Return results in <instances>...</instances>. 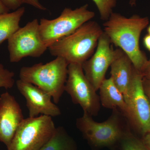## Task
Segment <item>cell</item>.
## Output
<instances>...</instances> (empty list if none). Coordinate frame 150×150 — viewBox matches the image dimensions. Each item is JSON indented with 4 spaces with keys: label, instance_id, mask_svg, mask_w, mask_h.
<instances>
[{
    "label": "cell",
    "instance_id": "6da1fadb",
    "mask_svg": "<svg viewBox=\"0 0 150 150\" xmlns=\"http://www.w3.org/2000/svg\"><path fill=\"white\" fill-rule=\"evenodd\" d=\"M149 23L147 17L134 15L127 18L112 12L103 24V32L111 43L124 51L131 59L134 68L141 73L148 59L140 49V38Z\"/></svg>",
    "mask_w": 150,
    "mask_h": 150
},
{
    "label": "cell",
    "instance_id": "7a4b0ae2",
    "mask_svg": "<svg viewBox=\"0 0 150 150\" xmlns=\"http://www.w3.org/2000/svg\"><path fill=\"white\" fill-rule=\"evenodd\" d=\"M112 110L110 117L100 123L94 121L92 116L86 112L76 119L77 128L92 148L113 147L131 131L130 124L123 113L118 109Z\"/></svg>",
    "mask_w": 150,
    "mask_h": 150
},
{
    "label": "cell",
    "instance_id": "3957f363",
    "mask_svg": "<svg viewBox=\"0 0 150 150\" xmlns=\"http://www.w3.org/2000/svg\"><path fill=\"white\" fill-rule=\"evenodd\" d=\"M103 32L97 22L89 21L71 34L57 40L48 49L51 55L64 58L69 64H82L94 53Z\"/></svg>",
    "mask_w": 150,
    "mask_h": 150
},
{
    "label": "cell",
    "instance_id": "277c9868",
    "mask_svg": "<svg viewBox=\"0 0 150 150\" xmlns=\"http://www.w3.org/2000/svg\"><path fill=\"white\" fill-rule=\"evenodd\" d=\"M69 64L64 58L56 57L51 62L22 67L20 79L34 85L49 94L58 104L65 91Z\"/></svg>",
    "mask_w": 150,
    "mask_h": 150
},
{
    "label": "cell",
    "instance_id": "5b68a950",
    "mask_svg": "<svg viewBox=\"0 0 150 150\" xmlns=\"http://www.w3.org/2000/svg\"><path fill=\"white\" fill-rule=\"evenodd\" d=\"M86 4L73 10L66 8L57 18L49 20L42 18L39 22V33L41 39L48 47L71 34L87 22L94 17L95 14L88 9Z\"/></svg>",
    "mask_w": 150,
    "mask_h": 150
},
{
    "label": "cell",
    "instance_id": "8992f818",
    "mask_svg": "<svg viewBox=\"0 0 150 150\" xmlns=\"http://www.w3.org/2000/svg\"><path fill=\"white\" fill-rule=\"evenodd\" d=\"M56 128L51 116L40 115L24 118L7 150H39L51 139Z\"/></svg>",
    "mask_w": 150,
    "mask_h": 150
},
{
    "label": "cell",
    "instance_id": "52a82bcc",
    "mask_svg": "<svg viewBox=\"0 0 150 150\" xmlns=\"http://www.w3.org/2000/svg\"><path fill=\"white\" fill-rule=\"evenodd\" d=\"M65 91L69 95L73 103L80 105L83 112L96 116L100 110L99 95L90 82L81 64H69Z\"/></svg>",
    "mask_w": 150,
    "mask_h": 150
},
{
    "label": "cell",
    "instance_id": "ba28073f",
    "mask_svg": "<svg viewBox=\"0 0 150 150\" xmlns=\"http://www.w3.org/2000/svg\"><path fill=\"white\" fill-rule=\"evenodd\" d=\"M143 79L142 73L134 67L125 99L129 108L130 126L142 136L150 131V101L144 89Z\"/></svg>",
    "mask_w": 150,
    "mask_h": 150
},
{
    "label": "cell",
    "instance_id": "9c48e42d",
    "mask_svg": "<svg viewBox=\"0 0 150 150\" xmlns=\"http://www.w3.org/2000/svg\"><path fill=\"white\" fill-rule=\"evenodd\" d=\"M39 23L35 19L20 28L8 40L10 61L17 63L27 57L42 56L48 49L39 33Z\"/></svg>",
    "mask_w": 150,
    "mask_h": 150
},
{
    "label": "cell",
    "instance_id": "30bf717a",
    "mask_svg": "<svg viewBox=\"0 0 150 150\" xmlns=\"http://www.w3.org/2000/svg\"><path fill=\"white\" fill-rule=\"evenodd\" d=\"M111 44L109 38L103 32L95 52L82 64L86 77L96 91L105 79V74L113 60L114 50Z\"/></svg>",
    "mask_w": 150,
    "mask_h": 150
},
{
    "label": "cell",
    "instance_id": "8fae6325",
    "mask_svg": "<svg viewBox=\"0 0 150 150\" xmlns=\"http://www.w3.org/2000/svg\"><path fill=\"white\" fill-rule=\"evenodd\" d=\"M18 91L24 96L28 110L29 117H37L39 114L55 117L61 115V110L51 101L49 94L32 84L18 80L16 82Z\"/></svg>",
    "mask_w": 150,
    "mask_h": 150
},
{
    "label": "cell",
    "instance_id": "7c38bea8",
    "mask_svg": "<svg viewBox=\"0 0 150 150\" xmlns=\"http://www.w3.org/2000/svg\"><path fill=\"white\" fill-rule=\"evenodd\" d=\"M20 105L13 96L6 92L0 96V142L7 148L24 119Z\"/></svg>",
    "mask_w": 150,
    "mask_h": 150
},
{
    "label": "cell",
    "instance_id": "4fadbf2b",
    "mask_svg": "<svg viewBox=\"0 0 150 150\" xmlns=\"http://www.w3.org/2000/svg\"><path fill=\"white\" fill-rule=\"evenodd\" d=\"M110 77L113 83L126 99L131 84L133 66L131 59L121 49L114 50V55L110 65Z\"/></svg>",
    "mask_w": 150,
    "mask_h": 150
},
{
    "label": "cell",
    "instance_id": "5bb4252c",
    "mask_svg": "<svg viewBox=\"0 0 150 150\" xmlns=\"http://www.w3.org/2000/svg\"><path fill=\"white\" fill-rule=\"evenodd\" d=\"M98 90L101 105L112 110L118 109L128 120L129 115L128 105L123 94L113 83L111 78L105 79Z\"/></svg>",
    "mask_w": 150,
    "mask_h": 150
},
{
    "label": "cell",
    "instance_id": "9a60e30c",
    "mask_svg": "<svg viewBox=\"0 0 150 150\" xmlns=\"http://www.w3.org/2000/svg\"><path fill=\"white\" fill-rule=\"evenodd\" d=\"M25 12V8L22 7L13 12L0 14V45L20 28V22Z\"/></svg>",
    "mask_w": 150,
    "mask_h": 150
},
{
    "label": "cell",
    "instance_id": "2e32d148",
    "mask_svg": "<svg viewBox=\"0 0 150 150\" xmlns=\"http://www.w3.org/2000/svg\"><path fill=\"white\" fill-rule=\"evenodd\" d=\"M39 150H78L76 143L63 126L56 127L54 134Z\"/></svg>",
    "mask_w": 150,
    "mask_h": 150
},
{
    "label": "cell",
    "instance_id": "e0dca14e",
    "mask_svg": "<svg viewBox=\"0 0 150 150\" xmlns=\"http://www.w3.org/2000/svg\"><path fill=\"white\" fill-rule=\"evenodd\" d=\"M120 150H147L142 139L135 137L130 131L119 144Z\"/></svg>",
    "mask_w": 150,
    "mask_h": 150
},
{
    "label": "cell",
    "instance_id": "ac0fdd59",
    "mask_svg": "<svg viewBox=\"0 0 150 150\" xmlns=\"http://www.w3.org/2000/svg\"><path fill=\"white\" fill-rule=\"evenodd\" d=\"M95 4L98 11L100 19L106 21L112 13V9L117 4L116 0H92Z\"/></svg>",
    "mask_w": 150,
    "mask_h": 150
},
{
    "label": "cell",
    "instance_id": "d6986e66",
    "mask_svg": "<svg viewBox=\"0 0 150 150\" xmlns=\"http://www.w3.org/2000/svg\"><path fill=\"white\" fill-rule=\"evenodd\" d=\"M14 73L5 68L0 63V88H12L15 83Z\"/></svg>",
    "mask_w": 150,
    "mask_h": 150
},
{
    "label": "cell",
    "instance_id": "ffe728a7",
    "mask_svg": "<svg viewBox=\"0 0 150 150\" xmlns=\"http://www.w3.org/2000/svg\"><path fill=\"white\" fill-rule=\"evenodd\" d=\"M1 1L9 10H16L23 4V0H1Z\"/></svg>",
    "mask_w": 150,
    "mask_h": 150
},
{
    "label": "cell",
    "instance_id": "44dd1931",
    "mask_svg": "<svg viewBox=\"0 0 150 150\" xmlns=\"http://www.w3.org/2000/svg\"><path fill=\"white\" fill-rule=\"evenodd\" d=\"M23 4H25L34 7L40 10H46V8L40 4L38 0H23Z\"/></svg>",
    "mask_w": 150,
    "mask_h": 150
},
{
    "label": "cell",
    "instance_id": "7402d4cb",
    "mask_svg": "<svg viewBox=\"0 0 150 150\" xmlns=\"http://www.w3.org/2000/svg\"><path fill=\"white\" fill-rule=\"evenodd\" d=\"M142 73L144 78L150 81V58L148 60L147 63Z\"/></svg>",
    "mask_w": 150,
    "mask_h": 150
},
{
    "label": "cell",
    "instance_id": "603a6c76",
    "mask_svg": "<svg viewBox=\"0 0 150 150\" xmlns=\"http://www.w3.org/2000/svg\"><path fill=\"white\" fill-rule=\"evenodd\" d=\"M142 140L147 149L150 150V131L142 136Z\"/></svg>",
    "mask_w": 150,
    "mask_h": 150
},
{
    "label": "cell",
    "instance_id": "cb8c5ba5",
    "mask_svg": "<svg viewBox=\"0 0 150 150\" xmlns=\"http://www.w3.org/2000/svg\"><path fill=\"white\" fill-rule=\"evenodd\" d=\"M143 86L145 93L150 101V81L145 78L143 79Z\"/></svg>",
    "mask_w": 150,
    "mask_h": 150
},
{
    "label": "cell",
    "instance_id": "d4e9b609",
    "mask_svg": "<svg viewBox=\"0 0 150 150\" xmlns=\"http://www.w3.org/2000/svg\"><path fill=\"white\" fill-rule=\"evenodd\" d=\"M144 44L146 48L150 52V35H146L144 38Z\"/></svg>",
    "mask_w": 150,
    "mask_h": 150
},
{
    "label": "cell",
    "instance_id": "484cf974",
    "mask_svg": "<svg viewBox=\"0 0 150 150\" xmlns=\"http://www.w3.org/2000/svg\"><path fill=\"white\" fill-rule=\"evenodd\" d=\"M9 10L2 2L0 0V14L9 12Z\"/></svg>",
    "mask_w": 150,
    "mask_h": 150
},
{
    "label": "cell",
    "instance_id": "4316f807",
    "mask_svg": "<svg viewBox=\"0 0 150 150\" xmlns=\"http://www.w3.org/2000/svg\"><path fill=\"white\" fill-rule=\"evenodd\" d=\"M137 0H129V4L131 6H134L136 5Z\"/></svg>",
    "mask_w": 150,
    "mask_h": 150
},
{
    "label": "cell",
    "instance_id": "83f0119b",
    "mask_svg": "<svg viewBox=\"0 0 150 150\" xmlns=\"http://www.w3.org/2000/svg\"><path fill=\"white\" fill-rule=\"evenodd\" d=\"M147 31L148 34L150 35V25L149 26V27L148 28Z\"/></svg>",
    "mask_w": 150,
    "mask_h": 150
}]
</instances>
